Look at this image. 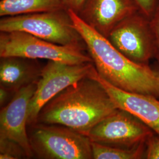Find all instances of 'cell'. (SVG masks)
I'll use <instances>...</instances> for the list:
<instances>
[{
	"instance_id": "obj_1",
	"label": "cell",
	"mask_w": 159,
	"mask_h": 159,
	"mask_svg": "<svg viewBox=\"0 0 159 159\" xmlns=\"http://www.w3.org/2000/svg\"><path fill=\"white\" fill-rule=\"evenodd\" d=\"M67 12L102 79L122 90L159 98V79L152 67L131 61L77 12L68 9Z\"/></svg>"
},
{
	"instance_id": "obj_2",
	"label": "cell",
	"mask_w": 159,
	"mask_h": 159,
	"mask_svg": "<svg viewBox=\"0 0 159 159\" xmlns=\"http://www.w3.org/2000/svg\"><path fill=\"white\" fill-rule=\"evenodd\" d=\"M117 108L104 86L90 74L47 102L36 123L64 125L88 136L93 127Z\"/></svg>"
},
{
	"instance_id": "obj_3",
	"label": "cell",
	"mask_w": 159,
	"mask_h": 159,
	"mask_svg": "<svg viewBox=\"0 0 159 159\" xmlns=\"http://www.w3.org/2000/svg\"><path fill=\"white\" fill-rule=\"evenodd\" d=\"M33 157L40 159H93L87 136L59 125L35 123L27 126Z\"/></svg>"
},
{
	"instance_id": "obj_4",
	"label": "cell",
	"mask_w": 159,
	"mask_h": 159,
	"mask_svg": "<svg viewBox=\"0 0 159 159\" xmlns=\"http://www.w3.org/2000/svg\"><path fill=\"white\" fill-rule=\"evenodd\" d=\"M1 32L23 31L61 46L82 47L84 42L70 17L61 11L42 12L3 17Z\"/></svg>"
},
{
	"instance_id": "obj_5",
	"label": "cell",
	"mask_w": 159,
	"mask_h": 159,
	"mask_svg": "<svg viewBox=\"0 0 159 159\" xmlns=\"http://www.w3.org/2000/svg\"><path fill=\"white\" fill-rule=\"evenodd\" d=\"M44 59L70 64L93 62L83 47L61 46L23 31L1 32L0 57Z\"/></svg>"
},
{
	"instance_id": "obj_6",
	"label": "cell",
	"mask_w": 159,
	"mask_h": 159,
	"mask_svg": "<svg viewBox=\"0 0 159 159\" xmlns=\"http://www.w3.org/2000/svg\"><path fill=\"white\" fill-rule=\"evenodd\" d=\"M95 68L93 62L70 64L48 60L30 102L27 125L37 122L41 109L47 102L68 86L89 76Z\"/></svg>"
},
{
	"instance_id": "obj_7",
	"label": "cell",
	"mask_w": 159,
	"mask_h": 159,
	"mask_svg": "<svg viewBox=\"0 0 159 159\" xmlns=\"http://www.w3.org/2000/svg\"><path fill=\"white\" fill-rule=\"evenodd\" d=\"M107 39L121 54L137 64L150 66L154 57L150 19L141 12L119 23L108 34Z\"/></svg>"
},
{
	"instance_id": "obj_8",
	"label": "cell",
	"mask_w": 159,
	"mask_h": 159,
	"mask_svg": "<svg viewBox=\"0 0 159 159\" xmlns=\"http://www.w3.org/2000/svg\"><path fill=\"white\" fill-rule=\"evenodd\" d=\"M155 134L148 125L128 111L117 108L98 123L87 136L91 142L117 148H135Z\"/></svg>"
},
{
	"instance_id": "obj_9",
	"label": "cell",
	"mask_w": 159,
	"mask_h": 159,
	"mask_svg": "<svg viewBox=\"0 0 159 159\" xmlns=\"http://www.w3.org/2000/svg\"><path fill=\"white\" fill-rule=\"evenodd\" d=\"M37 83L19 90L0 111V139L11 140L25 150L29 159L33 157L27 133L29 104L36 90Z\"/></svg>"
},
{
	"instance_id": "obj_10",
	"label": "cell",
	"mask_w": 159,
	"mask_h": 159,
	"mask_svg": "<svg viewBox=\"0 0 159 159\" xmlns=\"http://www.w3.org/2000/svg\"><path fill=\"white\" fill-rule=\"evenodd\" d=\"M91 75L101 83L118 108L134 116L159 137V98L116 88L102 79L96 68Z\"/></svg>"
},
{
	"instance_id": "obj_11",
	"label": "cell",
	"mask_w": 159,
	"mask_h": 159,
	"mask_svg": "<svg viewBox=\"0 0 159 159\" xmlns=\"http://www.w3.org/2000/svg\"><path fill=\"white\" fill-rule=\"evenodd\" d=\"M133 0H89L86 15L82 18L104 37L121 21L137 12Z\"/></svg>"
},
{
	"instance_id": "obj_12",
	"label": "cell",
	"mask_w": 159,
	"mask_h": 159,
	"mask_svg": "<svg viewBox=\"0 0 159 159\" xmlns=\"http://www.w3.org/2000/svg\"><path fill=\"white\" fill-rule=\"evenodd\" d=\"M43 67L38 60L1 57L0 87L16 93L23 87L38 82Z\"/></svg>"
},
{
	"instance_id": "obj_13",
	"label": "cell",
	"mask_w": 159,
	"mask_h": 159,
	"mask_svg": "<svg viewBox=\"0 0 159 159\" xmlns=\"http://www.w3.org/2000/svg\"><path fill=\"white\" fill-rule=\"evenodd\" d=\"M66 10L62 0H1L0 16H12L24 14Z\"/></svg>"
},
{
	"instance_id": "obj_14",
	"label": "cell",
	"mask_w": 159,
	"mask_h": 159,
	"mask_svg": "<svg viewBox=\"0 0 159 159\" xmlns=\"http://www.w3.org/2000/svg\"><path fill=\"white\" fill-rule=\"evenodd\" d=\"M93 159H145L146 143L135 148H117L91 142Z\"/></svg>"
},
{
	"instance_id": "obj_15",
	"label": "cell",
	"mask_w": 159,
	"mask_h": 159,
	"mask_svg": "<svg viewBox=\"0 0 159 159\" xmlns=\"http://www.w3.org/2000/svg\"><path fill=\"white\" fill-rule=\"evenodd\" d=\"M0 159H29L25 150L19 144L8 139H0Z\"/></svg>"
},
{
	"instance_id": "obj_16",
	"label": "cell",
	"mask_w": 159,
	"mask_h": 159,
	"mask_svg": "<svg viewBox=\"0 0 159 159\" xmlns=\"http://www.w3.org/2000/svg\"><path fill=\"white\" fill-rule=\"evenodd\" d=\"M149 19L154 44V58L159 65V0L153 15Z\"/></svg>"
},
{
	"instance_id": "obj_17",
	"label": "cell",
	"mask_w": 159,
	"mask_h": 159,
	"mask_svg": "<svg viewBox=\"0 0 159 159\" xmlns=\"http://www.w3.org/2000/svg\"><path fill=\"white\" fill-rule=\"evenodd\" d=\"M146 145L145 159H159V137L154 134L149 137Z\"/></svg>"
},
{
	"instance_id": "obj_18",
	"label": "cell",
	"mask_w": 159,
	"mask_h": 159,
	"mask_svg": "<svg viewBox=\"0 0 159 159\" xmlns=\"http://www.w3.org/2000/svg\"><path fill=\"white\" fill-rule=\"evenodd\" d=\"M141 12L148 18L153 15L159 0H133Z\"/></svg>"
},
{
	"instance_id": "obj_19",
	"label": "cell",
	"mask_w": 159,
	"mask_h": 159,
	"mask_svg": "<svg viewBox=\"0 0 159 159\" xmlns=\"http://www.w3.org/2000/svg\"><path fill=\"white\" fill-rule=\"evenodd\" d=\"M66 10L72 9L78 13L83 9L86 0H62Z\"/></svg>"
},
{
	"instance_id": "obj_20",
	"label": "cell",
	"mask_w": 159,
	"mask_h": 159,
	"mask_svg": "<svg viewBox=\"0 0 159 159\" xmlns=\"http://www.w3.org/2000/svg\"><path fill=\"white\" fill-rule=\"evenodd\" d=\"M16 93L9 91L4 87H0V106L1 108L5 106L12 98Z\"/></svg>"
},
{
	"instance_id": "obj_21",
	"label": "cell",
	"mask_w": 159,
	"mask_h": 159,
	"mask_svg": "<svg viewBox=\"0 0 159 159\" xmlns=\"http://www.w3.org/2000/svg\"><path fill=\"white\" fill-rule=\"evenodd\" d=\"M153 69L154 70V72L156 73V74H157V77H158V78H159V64H157V63H156V64L153 67H152Z\"/></svg>"
}]
</instances>
